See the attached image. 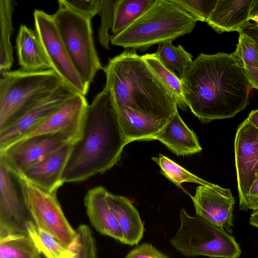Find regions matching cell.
Here are the masks:
<instances>
[{
    "label": "cell",
    "mask_w": 258,
    "mask_h": 258,
    "mask_svg": "<svg viewBox=\"0 0 258 258\" xmlns=\"http://www.w3.org/2000/svg\"><path fill=\"white\" fill-rule=\"evenodd\" d=\"M181 80L185 104L203 123L234 117L253 89L233 52L200 53Z\"/></svg>",
    "instance_id": "obj_1"
},
{
    "label": "cell",
    "mask_w": 258,
    "mask_h": 258,
    "mask_svg": "<svg viewBox=\"0 0 258 258\" xmlns=\"http://www.w3.org/2000/svg\"><path fill=\"white\" fill-rule=\"evenodd\" d=\"M127 144L116 106L104 88L88 105L81 137L72 144L61 176L62 184L83 181L108 170Z\"/></svg>",
    "instance_id": "obj_2"
},
{
    "label": "cell",
    "mask_w": 258,
    "mask_h": 258,
    "mask_svg": "<svg viewBox=\"0 0 258 258\" xmlns=\"http://www.w3.org/2000/svg\"><path fill=\"white\" fill-rule=\"evenodd\" d=\"M105 88L117 105L159 120H168L177 111L175 97L133 49L110 58L104 67Z\"/></svg>",
    "instance_id": "obj_3"
},
{
    "label": "cell",
    "mask_w": 258,
    "mask_h": 258,
    "mask_svg": "<svg viewBox=\"0 0 258 258\" xmlns=\"http://www.w3.org/2000/svg\"><path fill=\"white\" fill-rule=\"evenodd\" d=\"M198 21L172 0H155L124 30L110 36V43L144 51L155 44L172 42L190 33Z\"/></svg>",
    "instance_id": "obj_4"
},
{
    "label": "cell",
    "mask_w": 258,
    "mask_h": 258,
    "mask_svg": "<svg viewBox=\"0 0 258 258\" xmlns=\"http://www.w3.org/2000/svg\"><path fill=\"white\" fill-rule=\"evenodd\" d=\"M0 79V130L63 82L51 69L2 73Z\"/></svg>",
    "instance_id": "obj_5"
},
{
    "label": "cell",
    "mask_w": 258,
    "mask_h": 258,
    "mask_svg": "<svg viewBox=\"0 0 258 258\" xmlns=\"http://www.w3.org/2000/svg\"><path fill=\"white\" fill-rule=\"evenodd\" d=\"M180 226L170 239L173 247L186 257L238 258L241 250L235 238L224 229L190 216L182 208Z\"/></svg>",
    "instance_id": "obj_6"
},
{
    "label": "cell",
    "mask_w": 258,
    "mask_h": 258,
    "mask_svg": "<svg viewBox=\"0 0 258 258\" xmlns=\"http://www.w3.org/2000/svg\"><path fill=\"white\" fill-rule=\"evenodd\" d=\"M52 16L75 68L90 84L97 72L104 69L94 46L91 19L62 7Z\"/></svg>",
    "instance_id": "obj_7"
},
{
    "label": "cell",
    "mask_w": 258,
    "mask_h": 258,
    "mask_svg": "<svg viewBox=\"0 0 258 258\" xmlns=\"http://www.w3.org/2000/svg\"><path fill=\"white\" fill-rule=\"evenodd\" d=\"M35 30L41 42L52 70L62 82L86 96L90 84L75 68L55 25L52 15L42 10L34 12Z\"/></svg>",
    "instance_id": "obj_8"
},
{
    "label": "cell",
    "mask_w": 258,
    "mask_h": 258,
    "mask_svg": "<svg viewBox=\"0 0 258 258\" xmlns=\"http://www.w3.org/2000/svg\"><path fill=\"white\" fill-rule=\"evenodd\" d=\"M20 177L25 202L35 225L68 247L74 240L76 231L64 216L56 194L45 191Z\"/></svg>",
    "instance_id": "obj_9"
},
{
    "label": "cell",
    "mask_w": 258,
    "mask_h": 258,
    "mask_svg": "<svg viewBox=\"0 0 258 258\" xmlns=\"http://www.w3.org/2000/svg\"><path fill=\"white\" fill-rule=\"evenodd\" d=\"M31 222L21 177L0 159V238L28 235V226Z\"/></svg>",
    "instance_id": "obj_10"
},
{
    "label": "cell",
    "mask_w": 258,
    "mask_h": 258,
    "mask_svg": "<svg viewBox=\"0 0 258 258\" xmlns=\"http://www.w3.org/2000/svg\"><path fill=\"white\" fill-rule=\"evenodd\" d=\"M71 140L61 133L41 134L12 144L0 151V159L15 173L21 175L29 167L68 144Z\"/></svg>",
    "instance_id": "obj_11"
},
{
    "label": "cell",
    "mask_w": 258,
    "mask_h": 258,
    "mask_svg": "<svg viewBox=\"0 0 258 258\" xmlns=\"http://www.w3.org/2000/svg\"><path fill=\"white\" fill-rule=\"evenodd\" d=\"M76 92L63 83L28 108L8 126L0 130V151L22 139Z\"/></svg>",
    "instance_id": "obj_12"
},
{
    "label": "cell",
    "mask_w": 258,
    "mask_h": 258,
    "mask_svg": "<svg viewBox=\"0 0 258 258\" xmlns=\"http://www.w3.org/2000/svg\"><path fill=\"white\" fill-rule=\"evenodd\" d=\"M234 152L239 208L247 211V195L258 170V128L246 118L237 129Z\"/></svg>",
    "instance_id": "obj_13"
},
{
    "label": "cell",
    "mask_w": 258,
    "mask_h": 258,
    "mask_svg": "<svg viewBox=\"0 0 258 258\" xmlns=\"http://www.w3.org/2000/svg\"><path fill=\"white\" fill-rule=\"evenodd\" d=\"M88 105L85 96L78 92L75 93L43 121L20 140L37 135L61 133L74 143L81 137Z\"/></svg>",
    "instance_id": "obj_14"
},
{
    "label": "cell",
    "mask_w": 258,
    "mask_h": 258,
    "mask_svg": "<svg viewBox=\"0 0 258 258\" xmlns=\"http://www.w3.org/2000/svg\"><path fill=\"white\" fill-rule=\"evenodd\" d=\"M196 215L210 223L233 232V212L235 200L207 186L200 185L191 196Z\"/></svg>",
    "instance_id": "obj_15"
},
{
    "label": "cell",
    "mask_w": 258,
    "mask_h": 258,
    "mask_svg": "<svg viewBox=\"0 0 258 258\" xmlns=\"http://www.w3.org/2000/svg\"><path fill=\"white\" fill-rule=\"evenodd\" d=\"M72 144H67L50 153L20 176L45 191L56 194L58 188L63 184L61 176L72 149Z\"/></svg>",
    "instance_id": "obj_16"
},
{
    "label": "cell",
    "mask_w": 258,
    "mask_h": 258,
    "mask_svg": "<svg viewBox=\"0 0 258 258\" xmlns=\"http://www.w3.org/2000/svg\"><path fill=\"white\" fill-rule=\"evenodd\" d=\"M107 191L102 186L89 190L84 198L86 213L91 224L98 232L122 243L121 230L106 201Z\"/></svg>",
    "instance_id": "obj_17"
},
{
    "label": "cell",
    "mask_w": 258,
    "mask_h": 258,
    "mask_svg": "<svg viewBox=\"0 0 258 258\" xmlns=\"http://www.w3.org/2000/svg\"><path fill=\"white\" fill-rule=\"evenodd\" d=\"M253 0H217L207 23L216 32L241 31L250 24Z\"/></svg>",
    "instance_id": "obj_18"
},
{
    "label": "cell",
    "mask_w": 258,
    "mask_h": 258,
    "mask_svg": "<svg viewBox=\"0 0 258 258\" xmlns=\"http://www.w3.org/2000/svg\"><path fill=\"white\" fill-rule=\"evenodd\" d=\"M153 140L160 141L177 156L191 155L202 150L196 134L185 124L178 111Z\"/></svg>",
    "instance_id": "obj_19"
},
{
    "label": "cell",
    "mask_w": 258,
    "mask_h": 258,
    "mask_svg": "<svg viewBox=\"0 0 258 258\" xmlns=\"http://www.w3.org/2000/svg\"><path fill=\"white\" fill-rule=\"evenodd\" d=\"M106 201L115 216L123 235V244H138L145 231L138 211L126 198L107 191Z\"/></svg>",
    "instance_id": "obj_20"
},
{
    "label": "cell",
    "mask_w": 258,
    "mask_h": 258,
    "mask_svg": "<svg viewBox=\"0 0 258 258\" xmlns=\"http://www.w3.org/2000/svg\"><path fill=\"white\" fill-rule=\"evenodd\" d=\"M16 48L19 63L23 71L37 72L51 69L50 63L35 30L21 25L16 38Z\"/></svg>",
    "instance_id": "obj_21"
},
{
    "label": "cell",
    "mask_w": 258,
    "mask_h": 258,
    "mask_svg": "<svg viewBox=\"0 0 258 258\" xmlns=\"http://www.w3.org/2000/svg\"><path fill=\"white\" fill-rule=\"evenodd\" d=\"M115 105L127 144L135 141L153 140L169 119H157L127 107Z\"/></svg>",
    "instance_id": "obj_22"
},
{
    "label": "cell",
    "mask_w": 258,
    "mask_h": 258,
    "mask_svg": "<svg viewBox=\"0 0 258 258\" xmlns=\"http://www.w3.org/2000/svg\"><path fill=\"white\" fill-rule=\"evenodd\" d=\"M14 1L0 0V73L10 70L14 62L13 47L10 38L14 32L12 15Z\"/></svg>",
    "instance_id": "obj_23"
},
{
    "label": "cell",
    "mask_w": 258,
    "mask_h": 258,
    "mask_svg": "<svg viewBox=\"0 0 258 258\" xmlns=\"http://www.w3.org/2000/svg\"><path fill=\"white\" fill-rule=\"evenodd\" d=\"M155 2V0L115 1L111 32L116 35L124 30Z\"/></svg>",
    "instance_id": "obj_24"
},
{
    "label": "cell",
    "mask_w": 258,
    "mask_h": 258,
    "mask_svg": "<svg viewBox=\"0 0 258 258\" xmlns=\"http://www.w3.org/2000/svg\"><path fill=\"white\" fill-rule=\"evenodd\" d=\"M152 160L160 167L161 173L178 186L185 182L197 183L211 187L225 195L232 196L229 189L224 188L198 177L161 154L158 157H152Z\"/></svg>",
    "instance_id": "obj_25"
},
{
    "label": "cell",
    "mask_w": 258,
    "mask_h": 258,
    "mask_svg": "<svg viewBox=\"0 0 258 258\" xmlns=\"http://www.w3.org/2000/svg\"><path fill=\"white\" fill-rule=\"evenodd\" d=\"M233 52L243 67L253 88L258 90V46L250 37L240 32Z\"/></svg>",
    "instance_id": "obj_26"
},
{
    "label": "cell",
    "mask_w": 258,
    "mask_h": 258,
    "mask_svg": "<svg viewBox=\"0 0 258 258\" xmlns=\"http://www.w3.org/2000/svg\"><path fill=\"white\" fill-rule=\"evenodd\" d=\"M163 66L168 70L174 72L176 71L182 80L191 63L192 57L183 46H175L171 41L160 44L154 53Z\"/></svg>",
    "instance_id": "obj_27"
},
{
    "label": "cell",
    "mask_w": 258,
    "mask_h": 258,
    "mask_svg": "<svg viewBox=\"0 0 258 258\" xmlns=\"http://www.w3.org/2000/svg\"><path fill=\"white\" fill-rule=\"evenodd\" d=\"M0 258H44L28 235L0 238Z\"/></svg>",
    "instance_id": "obj_28"
},
{
    "label": "cell",
    "mask_w": 258,
    "mask_h": 258,
    "mask_svg": "<svg viewBox=\"0 0 258 258\" xmlns=\"http://www.w3.org/2000/svg\"><path fill=\"white\" fill-rule=\"evenodd\" d=\"M142 57L175 97L179 108L183 110H186L187 105L184 99L180 79L175 74L174 72L165 68L154 53H146Z\"/></svg>",
    "instance_id": "obj_29"
},
{
    "label": "cell",
    "mask_w": 258,
    "mask_h": 258,
    "mask_svg": "<svg viewBox=\"0 0 258 258\" xmlns=\"http://www.w3.org/2000/svg\"><path fill=\"white\" fill-rule=\"evenodd\" d=\"M28 235L46 258H60L68 247L48 232L37 227L34 222L28 226Z\"/></svg>",
    "instance_id": "obj_30"
},
{
    "label": "cell",
    "mask_w": 258,
    "mask_h": 258,
    "mask_svg": "<svg viewBox=\"0 0 258 258\" xmlns=\"http://www.w3.org/2000/svg\"><path fill=\"white\" fill-rule=\"evenodd\" d=\"M114 1L99 0L98 14L101 18V23L98 30V40L100 44L106 49L109 48L110 36L109 30L113 24V11Z\"/></svg>",
    "instance_id": "obj_31"
},
{
    "label": "cell",
    "mask_w": 258,
    "mask_h": 258,
    "mask_svg": "<svg viewBox=\"0 0 258 258\" xmlns=\"http://www.w3.org/2000/svg\"><path fill=\"white\" fill-rule=\"evenodd\" d=\"M193 16L198 21L207 22L213 10L217 0H172Z\"/></svg>",
    "instance_id": "obj_32"
},
{
    "label": "cell",
    "mask_w": 258,
    "mask_h": 258,
    "mask_svg": "<svg viewBox=\"0 0 258 258\" xmlns=\"http://www.w3.org/2000/svg\"><path fill=\"white\" fill-rule=\"evenodd\" d=\"M59 7L69 9L91 19L98 14L99 0H59Z\"/></svg>",
    "instance_id": "obj_33"
},
{
    "label": "cell",
    "mask_w": 258,
    "mask_h": 258,
    "mask_svg": "<svg viewBox=\"0 0 258 258\" xmlns=\"http://www.w3.org/2000/svg\"><path fill=\"white\" fill-rule=\"evenodd\" d=\"M125 258H169L152 244L143 243L131 250Z\"/></svg>",
    "instance_id": "obj_34"
},
{
    "label": "cell",
    "mask_w": 258,
    "mask_h": 258,
    "mask_svg": "<svg viewBox=\"0 0 258 258\" xmlns=\"http://www.w3.org/2000/svg\"><path fill=\"white\" fill-rule=\"evenodd\" d=\"M246 208L247 210L251 209L254 211L258 209V177H256L249 189Z\"/></svg>",
    "instance_id": "obj_35"
},
{
    "label": "cell",
    "mask_w": 258,
    "mask_h": 258,
    "mask_svg": "<svg viewBox=\"0 0 258 258\" xmlns=\"http://www.w3.org/2000/svg\"><path fill=\"white\" fill-rule=\"evenodd\" d=\"M240 32L252 38L258 46V26L254 23H250L247 26Z\"/></svg>",
    "instance_id": "obj_36"
},
{
    "label": "cell",
    "mask_w": 258,
    "mask_h": 258,
    "mask_svg": "<svg viewBox=\"0 0 258 258\" xmlns=\"http://www.w3.org/2000/svg\"><path fill=\"white\" fill-rule=\"evenodd\" d=\"M247 120L258 128V109L252 110L246 118Z\"/></svg>",
    "instance_id": "obj_37"
},
{
    "label": "cell",
    "mask_w": 258,
    "mask_h": 258,
    "mask_svg": "<svg viewBox=\"0 0 258 258\" xmlns=\"http://www.w3.org/2000/svg\"><path fill=\"white\" fill-rule=\"evenodd\" d=\"M249 223L252 226L258 228V210H254L252 212Z\"/></svg>",
    "instance_id": "obj_38"
},
{
    "label": "cell",
    "mask_w": 258,
    "mask_h": 258,
    "mask_svg": "<svg viewBox=\"0 0 258 258\" xmlns=\"http://www.w3.org/2000/svg\"><path fill=\"white\" fill-rule=\"evenodd\" d=\"M258 13V0H253L251 9L250 17Z\"/></svg>",
    "instance_id": "obj_39"
},
{
    "label": "cell",
    "mask_w": 258,
    "mask_h": 258,
    "mask_svg": "<svg viewBox=\"0 0 258 258\" xmlns=\"http://www.w3.org/2000/svg\"><path fill=\"white\" fill-rule=\"evenodd\" d=\"M250 20L253 21L256 26H258V13L251 16Z\"/></svg>",
    "instance_id": "obj_40"
},
{
    "label": "cell",
    "mask_w": 258,
    "mask_h": 258,
    "mask_svg": "<svg viewBox=\"0 0 258 258\" xmlns=\"http://www.w3.org/2000/svg\"><path fill=\"white\" fill-rule=\"evenodd\" d=\"M60 258H74L71 254L68 249L66 252L61 256Z\"/></svg>",
    "instance_id": "obj_41"
},
{
    "label": "cell",
    "mask_w": 258,
    "mask_h": 258,
    "mask_svg": "<svg viewBox=\"0 0 258 258\" xmlns=\"http://www.w3.org/2000/svg\"><path fill=\"white\" fill-rule=\"evenodd\" d=\"M256 177H258V170L256 172Z\"/></svg>",
    "instance_id": "obj_42"
},
{
    "label": "cell",
    "mask_w": 258,
    "mask_h": 258,
    "mask_svg": "<svg viewBox=\"0 0 258 258\" xmlns=\"http://www.w3.org/2000/svg\"><path fill=\"white\" fill-rule=\"evenodd\" d=\"M44 258H46V257L44 256Z\"/></svg>",
    "instance_id": "obj_43"
},
{
    "label": "cell",
    "mask_w": 258,
    "mask_h": 258,
    "mask_svg": "<svg viewBox=\"0 0 258 258\" xmlns=\"http://www.w3.org/2000/svg\"></svg>",
    "instance_id": "obj_44"
},
{
    "label": "cell",
    "mask_w": 258,
    "mask_h": 258,
    "mask_svg": "<svg viewBox=\"0 0 258 258\" xmlns=\"http://www.w3.org/2000/svg\"><path fill=\"white\" fill-rule=\"evenodd\" d=\"M258 210V209H257Z\"/></svg>",
    "instance_id": "obj_45"
}]
</instances>
